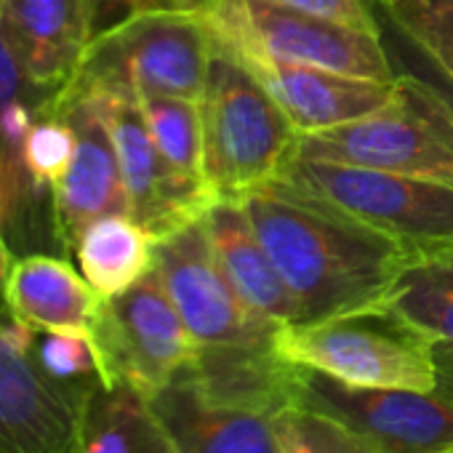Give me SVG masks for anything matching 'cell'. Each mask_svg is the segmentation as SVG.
<instances>
[{
    "instance_id": "cell-1",
    "label": "cell",
    "mask_w": 453,
    "mask_h": 453,
    "mask_svg": "<svg viewBox=\"0 0 453 453\" xmlns=\"http://www.w3.org/2000/svg\"><path fill=\"white\" fill-rule=\"evenodd\" d=\"M241 203L299 307V323L384 304L413 257L371 224L280 181Z\"/></svg>"
},
{
    "instance_id": "cell-2",
    "label": "cell",
    "mask_w": 453,
    "mask_h": 453,
    "mask_svg": "<svg viewBox=\"0 0 453 453\" xmlns=\"http://www.w3.org/2000/svg\"><path fill=\"white\" fill-rule=\"evenodd\" d=\"M203 9H139L99 30L65 91L126 99L176 96L200 102L213 57Z\"/></svg>"
},
{
    "instance_id": "cell-3",
    "label": "cell",
    "mask_w": 453,
    "mask_h": 453,
    "mask_svg": "<svg viewBox=\"0 0 453 453\" xmlns=\"http://www.w3.org/2000/svg\"><path fill=\"white\" fill-rule=\"evenodd\" d=\"M213 41L200 99L205 184L213 200H243L278 179L299 134L243 59Z\"/></svg>"
},
{
    "instance_id": "cell-4",
    "label": "cell",
    "mask_w": 453,
    "mask_h": 453,
    "mask_svg": "<svg viewBox=\"0 0 453 453\" xmlns=\"http://www.w3.org/2000/svg\"><path fill=\"white\" fill-rule=\"evenodd\" d=\"M275 347L288 363L349 387L416 392L437 387L434 342L387 304L286 323L275 334Z\"/></svg>"
},
{
    "instance_id": "cell-5",
    "label": "cell",
    "mask_w": 453,
    "mask_h": 453,
    "mask_svg": "<svg viewBox=\"0 0 453 453\" xmlns=\"http://www.w3.org/2000/svg\"><path fill=\"white\" fill-rule=\"evenodd\" d=\"M275 181L347 211L413 254L453 243L450 184L296 152L288 155Z\"/></svg>"
},
{
    "instance_id": "cell-6",
    "label": "cell",
    "mask_w": 453,
    "mask_h": 453,
    "mask_svg": "<svg viewBox=\"0 0 453 453\" xmlns=\"http://www.w3.org/2000/svg\"><path fill=\"white\" fill-rule=\"evenodd\" d=\"M203 12L213 35L241 54L381 83L397 81L379 33L339 25L273 0H208Z\"/></svg>"
},
{
    "instance_id": "cell-7",
    "label": "cell",
    "mask_w": 453,
    "mask_h": 453,
    "mask_svg": "<svg viewBox=\"0 0 453 453\" xmlns=\"http://www.w3.org/2000/svg\"><path fill=\"white\" fill-rule=\"evenodd\" d=\"M397 78L403 94L392 107L336 128L304 134L296 139L294 152L453 187V115L418 83Z\"/></svg>"
},
{
    "instance_id": "cell-8",
    "label": "cell",
    "mask_w": 453,
    "mask_h": 453,
    "mask_svg": "<svg viewBox=\"0 0 453 453\" xmlns=\"http://www.w3.org/2000/svg\"><path fill=\"white\" fill-rule=\"evenodd\" d=\"M91 336L99 347L107 384L123 381L147 397L197 355V342L187 331L157 270L126 294L102 299Z\"/></svg>"
},
{
    "instance_id": "cell-9",
    "label": "cell",
    "mask_w": 453,
    "mask_h": 453,
    "mask_svg": "<svg viewBox=\"0 0 453 453\" xmlns=\"http://www.w3.org/2000/svg\"><path fill=\"white\" fill-rule=\"evenodd\" d=\"M296 405L347 424L387 453H440L453 445V384L442 379L432 392L371 389L299 365Z\"/></svg>"
},
{
    "instance_id": "cell-10",
    "label": "cell",
    "mask_w": 453,
    "mask_h": 453,
    "mask_svg": "<svg viewBox=\"0 0 453 453\" xmlns=\"http://www.w3.org/2000/svg\"><path fill=\"white\" fill-rule=\"evenodd\" d=\"M155 270L197 347L275 339L280 326L257 315L221 273L203 216L155 241Z\"/></svg>"
},
{
    "instance_id": "cell-11",
    "label": "cell",
    "mask_w": 453,
    "mask_h": 453,
    "mask_svg": "<svg viewBox=\"0 0 453 453\" xmlns=\"http://www.w3.org/2000/svg\"><path fill=\"white\" fill-rule=\"evenodd\" d=\"M49 112L75 131L70 168L51 189V230L65 251H75L83 230L110 213H128V195L99 94L62 91Z\"/></svg>"
},
{
    "instance_id": "cell-12",
    "label": "cell",
    "mask_w": 453,
    "mask_h": 453,
    "mask_svg": "<svg viewBox=\"0 0 453 453\" xmlns=\"http://www.w3.org/2000/svg\"><path fill=\"white\" fill-rule=\"evenodd\" d=\"M30 339V328L0 315V453H67L83 395L38 368Z\"/></svg>"
},
{
    "instance_id": "cell-13",
    "label": "cell",
    "mask_w": 453,
    "mask_h": 453,
    "mask_svg": "<svg viewBox=\"0 0 453 453\" xmlns=\"http://www.w3.org/2000/svg\"><path fill=\"white\" fill-rule=\"evenodd\" d=\"M104 118L115 142L126 195L128 216L160 241L179 226L200 219L213 203V195L184 179L157 150L136 99L99 94Z\"/></svg>"
},
{
    "instance_id": "cell-14",
    "label": "cell",
    "mask_w": 453,
    "mask_h": 453,
    "mask_svg": "<svg viewBox=\"0 0 453 453\" xmlns=\"http://www.w3.org/2000/svg\"><path fill=\"white\" fill-rule=\"evenodd\" d=\"M235 54L257 75V81L267 88V94L278 102V107L286 112V118L291 120L299 136L376 115L392 107L403 94L400 78L392 83H381V81L352 78L331 70L275 62L254 54H241V51Z\"/></svg>"
},
{
    "instance_id": "cell-15",
    "label": "cell",
    "mask_w": 453,
    "mask_h": 453,
    "mask_svg": "<svg viewBox=\"0 0 453 453\" xmlns=\"http://www.w3.org/2000/svg\"><path fill=\"white\" fill-rule=\"evenodd\" d=\"M96 0H0V27L30 83L59 96L96 35Z\"/></svg>"
},
{
    "instance_id": "cell-16",
    "label": "cell",
    "mask_w": 453,
    "mask_h": 453,
    "mask_svg": "<svg viewBox=\"0 0 453 453\" xmlns=\"http://www.w3.org/2000/svg\"><path fill=\"white\" fill-rule=\"evenodd\" d=\"M197 392L219 405L273 418L296 405L299 365L288 363L273 342L205 344L184 368Z\"/></svg>"
},
{
    "instance_id": "cell-17",
    "label": "cell",
    "mask_w": 453,
    "mask_h": 453,
    "mask_svg": "<svg viewBox=\"0 0 453 453\" xmlns=\"http://www.w3.org/2000/svg\"><path fill=\"white\" fill-rule=\"evenodd\" d=\"M203 226L221 273L235 294L275 326L299 323V307L262 246L241 200H213L203 213Z\"/></svg>"
},
{
    "instance_id": "cell-18",
    "label": "cell",
    "mask_w": 453,
    "mask_h": 453,
    "mask_svg": "<svg viewBox=\"0 0 453 453\" xmlns=\"http://www.w3.org/2000/svg\"><path fill=\"white\" fill-rule=\"evenodd\" d=\"M179 453H280L273 421L208 403L184 371L150 395Z\"/></svg>"
},
{
    "instance_id": "cell-19",
    "label": "cell",
    "mask_w": 453,
    "mask_h": 453,
    "mask_svg": "<svg viewBox=\"0 0 453 453\" xmlns=\"http://www.w3.org/2000/svg\"><path fill=\"white\" fill-rule=\"evenodd\" d=\"M102 299L62 257L27 254L14 259L6 280V310L30 331H88Z\"/></svg>"
},
{
    "instance_id": "cell-20",
    "label": "cell",
    "mask_w": 453,
    "mask_h": 453,
    "mask_svg": "<svg viewBox=\"0 0 453 453\" xmlns=\"http://www.w3.org/2000/svg\"><path fill=\"white\" fill-rule=\"evenodd\" d=\"M67 453H179L150 397L131 384H96L81 400Z\"/></svg>"
},
{
    "instance_id": "cell-21",
    "label": "cell",
    "mask_w": 453,
    "mask_h": 453,
    "mask_svg": "<svg viewBox=\"0 0 453 453\" xmlns=\"http://www.w3.org/2000/svg\"><path fill=\"white\" fill-rule=\"evenodd\" d=\"M81 275L99 294L115 299L155 270V241L128 213L91 221L75 246Z\"/></svg>"
},
{
    "instance_id": "cell-22",
    "label": "cell",
    "mask_w": 453,
    "mask_h": 453,
    "mask_svg": "<svg viewBox=\"0 0 453 453\" xmlns=\"http://www.w3.org/2000/svg\"><path fill=\"white\" fill-rule=\"evenodd\" d=\"M384 304L434 344H453V243L416 251Z\"/></svg>"
},
{
    "instance_id": "cell-23",
    "label": "cell",
    "mask_w": 453,
    "mask_h": 453,
    "mask_svg": "<svg viewBox=\"0 0 453 453\" xmlns=\"http://www.w3.org/2000/svg\"><path fill=\"white\" fill-rule=\"evenodd\" d=\"M139 110L160 155L189 181L205 184L203 168V112L200 102L176 96H142ZM211 192V189H208Z\"/></svg>"
},
{
    "instance_id": "cell-24",
    "label": "cell",
    "mask_w": 453,
    "mask_h": 453,
    "mask_svg": "<svg viewBox=\"0 0 453 453\" xmlns=\"http://www.w3.org/2000/svg\"><path fill=\"white\" fill-rule=\"evenodd\" d=\"M30 355L51 381L78 395L107 384L99 347L88 331H33Z\"/></svg>"
},
{
    "instance_id": "cell-25",
    "label": "cell",
    "mask_w": 453,
    "mask_h": 453,
    "mask_svg": "<svg viewBox=\"0 0 453 453\" xmlns=\"http://www.w3.org/2000/svg\"><path fill=\"white\" fill-rule=\"evenodd\" d=\"M270 421L280 453H387L365 434L307 405H288Z\"/></svg>"
},
{
    "instance_id": "cell-26",
    "label": "cell",
    "mask_w": 453,
    "mask_h": 453,
    "mask_svg": "<svg viewBox=\"0 0 453 453\" xmlns=\"http://www.w3.org/2000/svg\"><path fill=\"white\" fill-rule=\"evenodd\" d=\"M376 6L453 78V0H376Z\"/></svg>"
},
{
    "instance_id": "cell-27",
    "label": "cell",
    "mask_w": 453,
    "mask_h": 453,
    "mask_svg": "<svg viewBox=\"0 0 453 453\" xmlns=\"http://www.w3.org/2000/svg\"><path fill=\"white\" fill-rule=\"evenodd\" d=\"M75 155V131L70 120L59 112H46L38 118L25 139V168L41 192H51L54 184L70 168Z\"/></svg>"
},
{
    "instance_id": "cell-28",
    "label": "cell",
    "mask_w": 453,
    "mask_h": 453,
    "mask_svg": "<svg viewBox=\"0 0 453 453\" xmlns=\"http://www.w3.org/2000/svg\"><path fill=\"white\" fill-rule=\"evenodd\" d=\"M376 12H379V35L389 54L395 75H403V78H411L413 83H418L453 115V78L411 35H405L379 6H376Z\"/></svg>"
},
{
    "instance_id": "cell-29",
    "label": "cell",
    "mask_w": 453,
    "mask_h": 453,
    "mask_svg": "<svg viewBox=\"0 0 453 453\" xmlns=\"http://www.w3.org/2000/svg\"><path fill=\"white\" fill-rule=\"evenodd\" d=\"M273 4H283V6H291L315 17H326V19L357 27V30L379 33L376 0H273Z\"/></svg>"
},
{
    "instance_id": "cell-30",
    "label": "cell",
    "mask_w": 453,
    "mask_h": 453,
    "mask_svg": "<svg viewBox=\"0 0 453 453\" xmlns=\"http://www.w3.org/2000/svg\"><path fill=\"white\" fill-rule=\"evenodd\" d=\"M17 99H35V102L46 104L49 110L57 102L54 96H49L46 91H41L30 83V78L25 75L17 54L12 51V46L4 35V27H0V112Z\"/></svg>"
},
{
    "instance_id": "cell-31",
    "label": "cell",
    "mask_w": 453,
    "mask_h": 453,
    "mask_svg": "<svg viewBox=\"0 0 453 453\" xmlns=\"http://www.w3.org/2000/svg\"><path fill=\"white\" fill-rule=\"evenodd\" d=\"M152 6H179V0H96V19L102 17H115L112 22H118L120 17L139 12V9H152ZM184 9V6H181ZM110 22V25H112Z\"/></svg>"
},
{
    "instance_id": "cell-32",
    "label": "cell",
    "mask_w": 453,
    "mask_h": 453,
    "mask_svg": "<svg viewBox=\"0 0 453 453\" xmlns=\"http://www.w3.org/2000/svg\"><path fill=\"white\" fill-rule=\"evenodd\" d=\"M12 265H14V251H12L9 241L4 238V233H0V315H9V310H6V280H9Z\"/></svg>"
},
{
    "instance_id": "cell-33",
    "label": "cell",
    "mask_w": 453,
    "mask_h": 453,
    "mask_svg": "<svg viewBox=\"0 0 453 453\" xmlns=\"http://www.w3.org/2000/svg\"><path fill=\"white\" fill-rule=\"evenodd\" d=\"M434 363H437V379L453 384V344L437 342L434 344Z\"/></svg>"
},
{
    "instance_id": "cell-34",
    "label": "cell",
    "mask_w": 453,
    "mask_h": 453,
    "mask_svg": "<svg viewBox=\"0 0 453 453\" xmlns=\"http://www.w3.org/2000/svg\"><path fill=\"white\" fill-rule=\"evenodd\" d=\"M205 4L208 0H179V6L184 9H205Z\"/></svg>"
},
{
    "instance_id": "cell-35",
    "label": "cell",
    "mask_w": 453,
    "mask_h": 453,
    "mask_svg": "<svg viewBox=\"0 0 453 453\" xmlns=\"http://www.w3.org/2000/svg\"><path fill=\"white\" fill-rule=\"evenodd\" d=\"M440 453H453V445H448V448H442Z\"/></svg>"
}]
</instances>
